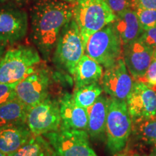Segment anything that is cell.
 <instances>
[{
    "label": "cell",
    "instance_id": "cell-1",
    "mask_svg": "<svg viewBox=\"0 0 156 156\" xmlns=\"http://www.w3.org/2000/svg\"><path fill=\"white\" fill-rule=\"evenodd\" d=\"M73 18V7L61 0H38L31 12V40L45 60L53 55L64 26Z\"/></svg>",
    "mask_w": 156,
    "mask_h": 156
},
{
    "label": "cell",
    "instance_id": "cell-2",
    "mask_svg": "<svg viewBox=\"0 0 156 156\" xmlns=\"http://www.w3.org/2000/svg\"><path fill=\"white\" fill-rule=\"evenodd\" d=\"M41 61L40 53L30 46L21 45L6 51L0 60V83H18L34 73Z\"/></svg>",
    "mask_w": 156,
    "mask_h": 156
},
{
    "label": "cell",
    "instance_id": "cell-3",
    "mask_svg": "<svg viewBox=\"0 0 156 156\" xmlns=\"http://www.w3.org/2000/svg\"><path fill=\"white\" fill-rule=\"evenodd\" d=\"M116 17L105 0H77L73 6V18L85 46L90 37L114 23Z\"/></svg>",
    "mask_w": 156,
    "mask_h": 156
},
{
    "label": "cell",
    "instance_id": "cell-4",
    "mask_svg": "<svg viewBox=\"0 0 156 156\" xmlns=\"http://www.w3.org/2000/svg\"><path fill=\"white\" fill-rule=\"evenodd\" d=\"M133 123L126 101L110 97L106 125V144L113 155L125 149L132 134Z\"/></svg>",
    "mask_w": 156,
    "mask_h": 156
},
{
    "label": "cell",
    "instance_id": "cell-5",
    "mask_svg": "<svg viewBox=\"0 0 156 156\" xmlns=\"http://www.w3.org/2000/svg\"><path fill=\"white\" fill-rule=\"evenodd\" d=\"M85 45L80 31L73 18L60 33L52 61L58 69L73 76L76 65L85 54Z\"/></svg>",
    "mask_w": 156,
    "mask_h": 156
},
{
    "label": "cell",
    "instance_id": "cell-6",
    "mask_svg": "<svg viewBox=\"0 0 156 156\" xmlns=\"http://www.w3.org/2000/svg\"><path fill=\"white\" fill-rule=\"evenodd\" d=\"M85 54L105 69L112 67L122 57L123 44L113 23L90 37L85 46Z\"/></svg>",
    "mask_w": 156,
    "mask_h": 156
},
{
    "label": "cell",
    "instance_id": "cell-7",
    "mask_svg": "<svg viewBox=\"0 0 156 156\" xmlns=\"http://www.w3.org/2000/svg\"><path fill=\"white\" fill-rule=\"evenodd\" d=\"M43 136L50 142L57 156H97L90 145L86 130L60 128Z\"/></svg>",
    "mask_w": 156,
    "mask_h": 156
},
{
    "label": "cell",
    "instance_id": "cell-8",
    "mask_svg": "<svg viewBox=\"0 0 156 156\" xmlns=\"http://www.w3.org/2000/svg\"><path fill=\"white\" fill-rule=\"evenodd\" d=\"M26 124L34 135H44L59 129L62 119L58 99L49 95L42 102L29 108Z\"/></svg>",
    "mask_w": 156,
    "mask_h": 156
},
{
    "label": "cell",
    "instance_id": "cell-9",
    "mask_svg": "<svg viewBox=\"0 0 156 156\" xmlns=\"http://www.w3.org/2000/svg\"><path fill=\"white\" fill-rule=\"evenodd\" d=\"M126 102L133 124L156 119V90L152 85L134 81Z\"/></svg>",
    "mask_w": 156,
    "mask_h": 156
},
{
    "label": "cell",
    "instance_id": "cell-10",
    "mask_svg": "<svg viewBox=\"0 0 156 156\" xmlns=\"http://www.w3.org/2000/svg\"><path fill=\"white\" fill-rule=\"evenodd\" d=\"M50 85V72L44 67H37L32 74L17 83L16 98L30 108L49 95Z\"/></svg>",
    "mask_w": 156,
    "mask_h": 156
},
{
    "label": "cell",
    "instance_id": "cell-11",
    "mask_svg": "<svg viewBox=\"0 0 156 156\" xmlns=\"http://www.w3.org/2000/svg\"><path fill=\"white\" fill-rule=\"evenodd\" d=\"M134 80L129 73L123 57L106 68L101 80L103 92L113 98L126 101L133 87Z\"/></svg>",
    "mask_w": 156,
    "mask_h": 156
},
{
    "label": "cell",
    "instance_id": "cell-12",
    "mask_svg": "<svg viewBox=\"0 0 156 156\" xmlns=\"http://www.w3.org/2000/svg\"><path fill=\"white\" fill-rule=\"evenodd\" d=\"M122 57L134 81H140L151 63L153 50L139 38L123 46Z\"/></svg>",
    "mask_w": 156,
    "mask_h": 156
},
{
    "label": "cell",
    "instance_id": "cell-13",
    "mask_svg": "<svg viewBox=\"0 0 156 156\" xmlns=\"http://www.w3.org/2000/svg\"><path fill=\"white\" fill-rule=\"evenodd\" d=\"M28 28V15L25 12L17 9L0 10V44H15L24 38Z\"/></svg>",
    "mask_w": 156,
    "mask_h": 156
},
{
    "label": "cell",
    "instance_id": "cell-14",
    "mask_svg": "<svg viewBox=\"0 0 156 156\" xmlns=\"http://www.w3.org/2000/svg\"><path fill=\"white\" fill-rule=\"evenodd\" d=\"M61 127L70 129L87 130L88 114L86 108L76 105L73 95L65 93L58 98Z\"/></svg>",
    "mask_w": 156,
    "mask_h": 156
},
{
    "label": "cell",
    "instance_id": "cell-15",
    "mask_svg": "<svg viewBox=\"0 0 156 156\" xmlns=\"http://www.w3.org/2000/svg\"><path fill=\"white\" fill-rule=\"evenodd\" d=\"M110 97L101 94L96 101L86 108L88 114L87 132L90 138L106 140V125Z\"/></svg>",
    "mask_w": 156,
    "mask_h": 156
},
{
    "label": "cell",
    "instance_id": "cell-16",
    "mask_svg": "<svg viewBox=\"0 0 156 156\" xmlns=\"http://www.w3.org/2000/svg\"><path fill=\"white\" fill-rule=\"evenodd\" d=\"M32 132L26 123L11 124L0 127V151L9 155L25 145L31 136Z\"/></svg>",
    "mask_w": 156,
    "mask_h": 156
},
{
    "label": "cell",
    "instance_id": "cell-17",
    "mask_svg": "<svg viewBox=\"0 0 156 156\" xmlns=\"http://www.w3.org/2000/svg\"><path fill=\"white\" fill-rule=\"evenodd\" d=\"M113 24L119 35L123 46L139 39L144 31L134 9H129L117 15Z\"/></svg>",
    "mask_w": 156,
    "mask_h": 156
},
{
    "label": "cell",
    "instance_id": "cell-18",
    "mask_svg": "<svg viewBox=\"0 0 156 156\" xmlns=\"http://www.w3.org/2000/svg\"><path fill=\"white\" fill-rule=\"evenodd\" d=\"M103 74V66L85 54L77 64L74 70L75 88L98 83Z\"/></svg>",
    "mask_w": 156,
    "mask_h": 156
},
{
    "label": "cell",
    "instance_id": "cell-19",
    "mask_svg": "<svg viewBox=\"0 0 156 156\" xmlns=\"http://www.w3.org/2000/svg\"><path fill=\"white\" fill-rule=\"evenodd\" d=\"M28 109L17 98L0 105V127L26 123Z\"/></svg>",
    "mask_w": 156,
    "mask_h": 156
},
{
    "label": "cell",
    "instance_id": "cell-20",
    "mask_svg": "<svg viewBox=\"0 0 156 156\" xmlns=\"http://www.w3.org/2000/svg\"><path fill=\"white\" fill-rule=\"evenodd\" d=\"M8 156H57L54 147L43 135L31 136L25 145Z\"/></svg>",
    "mask_w": 156,
    "mask_h": 156
},
{
    "label": "cell",
    "instance_id": "cell-21",
    "mask_svg": "<svg viewBox=\"0 0 156 156\" xmlns=\"http://www.w3.org/2000/svg\"><path fill=\"white\" fill-rule=\"evenodd\" d=\"M132 133L140 146L150 147V152L156 149V119L134 124Z\"/></svg>",
    "mask_w": 156,
    "mask_h": 156
},
{
    "label": "cell",
    "instance_id": "cell-22",
    "mask_svg": "<svg viewBox=\"0 0 156 156\" xmlns=\"http://www.w3.org/2000/svg\"><path fill=\"white\" fill-rule=\"evenodd\" d=\"M103 92V89L101 83H95L75 88L73 95L77 106L87 108L96 101Z\"/></svg>",
    "mask_w": 156,
    "mask_h": 156
},
{
    "label": "cell",
    "instance_id": "cell-23",
    "mask_svg": "<svg viewBox=\"0 0 156 156\" xmlns=\"http://www.w3.org/2000/svg\"><path fill=\"white\" fill-rule=\"evenodd\" d=\"M143 30L156 26V9H134Z\"/></svg>",
    "mask_w": 156,
    "mask_h": 156
},
{
    "label": "cell",
    "instance_id": "cell-24",
    "mask_svg": "<svg viewBox=\"0 0 156 156\" xmlns=\"http://www.w3.org/2000/svg\"><path fill=\"white\" fill-rule=\"evenodd\" d=\"M17 83H0V105L16 98V94L15 91V87Z\"/></svg>",
    "mask_w": 156,
    "mask_h": 156
},
{
    "label": "cell",
    "instance_id": "cell-25",
    "mask_svg": "<svg viewBox=\"0 0 156 156\" xmlns=\"http://www.w3.org/2000/svg\"><path fill=\"white\" fill-rule=\"evenodd\" d=\"M116 15L132 9V0H105Z\"/></svg>",
    "mask_w": 156,
    "mask_h": 156
},
{
    "label": "cell",
    "instance_id": "cell-26",
    "mask_svg": "<svg viewBox=\"0 0 156 156\" xmlns=\"http://www.w3.org/2000/svg\"><path fill=\"white\" fill-rule=\"evenodd\" d=\"M152 86L156 85V51H153V57L144 77L140 80Z\"/></svg>",
    "mask_w": 156,
    "mask_h": 156
},
{
    "label": "cell",
    "instance_id": "cell-27",
    "mask_svg": "<svg viewBox=\"0 0 156 156\" xmlns=\"http://www.w3.org/2000/svg\"><path fill=\"white\" fill-rule=\"evenodd\" d=\"M140 39L153 51H156V26L143 31Z\"/></svg>",
    "mask_w": 156,
    "mask_h": 156
},
{
    "label": "cell",
    "instance_id": "cell-28",
    "mask_svg": "<svg viewBox=\"0 0 156 156\" xmlns=\"http://www.w3.org/2000/svg\"><path fill=\"white\" fill-rule=\"evenodd\" d=\"M132 8L156 9V0H132Z\"/></svg>",
    "mask_w": 156,
    "mask_h": 156
},
{
    "label": "cell",
    "instance_id": "cell-29",
    "mask_svg": "<svg viewBox=\"0 0 156 156\" xmlns=\"http://www.w3.org/2000/svg\"><path fill=\"white\" fill-rule=\"evenodd\" d=\"M5 44H0V60L2 58L4 54H5Z\"/></svg>",
    "mask_w": 156,
    "mask_h": 156
},
{
    "label": "cell",
    "instance_id": "cell-30",
    "mask_svg": "<svg viewBox=\"0 0 156 156\" xmlns=\"http://www.w3.org/2000/svg\"><path fill=\"white\" fill-rule=\"evenodd\" d=\"M149 156H156V149L153 150L150 152V154L148 155Z\"/></svg>",
    "mask_w": 156,
    "mask_h": 156
},
{
    "label": "cell",
    "instance_id": "cell-31",
    "mask_svg": "<svg viewBox=\"0 0 156 156\" xmlns=\"http://www.w3.org/2000/svg\"><path fill=\"white\" fill-rule=\"evenodd\" d=\"M61 1H62V2H67V3H73V2H74L75 3L76 1H77V0H61Z\"/></svg>",
    "mask_w": 156,
    "mask_h": 156
},
{
    "label": "cell",
    "instance_id": "cell-32",
    "mask_svg": "<svg viewBox=\"0 0 156 156\" xmlns=\"http://www.w3.org/2000/svg\"><path fill=\"white\" fill-rule=\"evenodd\" d=\"M131 156H149L148 155H146V154H140V153H134L133 155Z\"/></svg>",
    "mask_w": 156,
    "mask_h": 156
},
{
    "label": "cell",
    "instance_id": "cell-33",
    "mask_svg": "<svg viewBox=\"0 0 156 156\" xmlns=\"http://www.w3.org/2000/svg\"><path fill=\"white\" fill-rule=\"evenodd\" d=\"M114 156H128L126 153H118L116 155H114Z\"/></svg>",
    "mask_w": 156,
    "mask_h": 156
},
{
    "label": "cell",
    "instance_id": "cell-34",
    "mask_svg": "<svg viewBox=\"0 0 156 156\" xmlns=\"http://www.w3.org/2000/svg\"><path fill=\"white\" fill-rule=\"evenodd\" d=\"M0 156H8V155H7V154L2 153V151H0Z\"/></svg>",
    "mask_w": 156,
    "mask_h": 156
},
{
    "label": "cell",
    "instance_id": "cell-35",
    "mask_svg": "<svg viewBox=\"0 0 156 156\" xmlns=\"http://www.w3.org/2000/svg\"><path fill=\"white\" fill-rule=\"evenodd\" d=\"M153 87H154V88H155V90H156V85H155V86H153Z\"/></svg>",
    "mask_w": 156,
    "mask_h": 156
},
{
    "label": "cell",
    "instance_id": "cell-36",
    "mask_svg": "<svg viewBox=\"0 0 156 156\" xmlns=\"http://www.w3.org/2000/svg\"><path fill=\"white\" fill-rule=\"evenodd\" d=\"M2 1H5V0H2Z\"/></svg>",
    "mask_w": 156,
    "mask_h": 156
}]
</instances>
